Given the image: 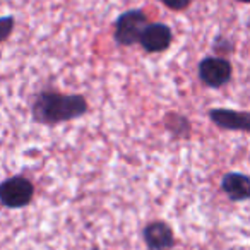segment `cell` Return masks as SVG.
<instances>
[{"instance_id": "3", "label": "cell", "mask_w": 250, "mask_h": 250, "mask_svg": "<svg viewBox=\"0 0 250 250\" xmlns=\"http://www.w3.org/2000/svg\"><path fill=\"white\" fill-rule=\"evenodd\" d=\"M35 187L24 177H11L0 184V204L9 209L24 208L31 202Z\"/></svg>"}, {"instance_id": "4", "label": "cell", "mask_w": 250, "mask_h": 250, "mask_svg": "<svg viewBox=\"0 0 250 250\" xmlns=\"http://www.w3.org/2000/svg\"><path fill=\"white\" fill-rule=\"evenodd\" d=\"M199 77L206 86L218 89L231 79V63L223 57H206L199 63Z\"/></svg>"}, {"instance_id": "7", "label": "cell", "mask_w": 250, "mask_h": 250, "mask_svg": "<svg viewBox=\"0 0 250 250\" xmlns=\"http://www.w3.org/2000/svg\"><path fill=\"white\" fill-rule=\"evenodd\" d=\"M144 242L151 250H163L173 247L175 238L171 228L163 221H153L144 228Z\"/></svg>"}, {"instance_id": "11", "label": "cell", "mask_w": 250, "mask_h": 250, "mask_svg": "<svg viewBox=\"0 0 250 250\" xmlns=\"http://www.w3.org/2000/svg\"><path fill=\"white\" fill-rule=\"evenodd\" d=\"M238 2H242V4H249L250 0H238Z\"/></svg>"}, {"instance_id": "9", "label": "cell", "mask_w": 250, "mask_h": 250, "mask_svg": "<svg viewBox=\"0 0 250 250\" xmlns=\"http://www.w3.org/2000/svg\"><path fill=\"white\" fill-rule=\"evenodd\" d=\"M12 29H14V18H12V16L0 18V43L5 42V40L9 38Z\"/></svg>"}, {"instance_id": "2", "label": "cell", "mask_w": 250, "mask_h": 250, "mask_svg": "<svg viewBox=\"0 0 250 250\" xmlns=\"http://www.w3.org/2000/svg\"><path fill=\"white\" fill-rule=\"evenodd\" d=\"M149 24L147 16L141 9L127 11L118 16L113 26V38L120 46H132L139 42V36L143 29Z\"/></svg>"}, {"instance_id": "6", "label": "cell", "mask_w": 250, "mask_h": 250, "mask_svg": "<svg viewBox=\"0 0 250 250\" xmlns=\"http://www.w3.org/2000/svg\"><path fill=\"white\" fill-rule=\"evenodd\" d=\"M209 118H211L218 127H221V129H225V130H242V132H249V129H250V115L247 113V111L214 108V110H209Z\"/></svg>"}, {"instance_id": "1", "label": "cell", "mask_w": 250, "mask_h": 250, "mask_svg": "<svg viewBox=\"0 0 250 250\" xmlns=\"http://www.w3.org/2000/svg\"><path fill=\"white\" fill-rule=\"evenodd\" d=\"M87 111V101L81 94H62L43 91L31 104V115L36 124L57 125L83 117Z\"/></svg>"}, {"instance_id": "8", "label": "cell", "mask_w": 250, "mask_h": 250, "mask_svg": "<svg viewBox=\"0 0 250 250\" xmlns=\"http://www.w3.org/2000/svg\"><path fill=\"white\" fill-rule=\"evenodd\" d=\"M221 190L233 202H242L250 197V180L243 173H226L221 178Z\"/></svg>"}, {"instance_id": "10", "label": "cell", "mask_w": 250, "mask_h": 250, "mask_svg": "<svg viewBox=\"0 0 250 250\" xmlns=\"http://www.w3.org/2000/svg\"><path fill=\"white\" fill-rule=\"evenodd\" d=\"M161 2L171 11H184L192 4V0H161Z\"/></svg>"}, {"instance_id": "5", "label": "cell", "mask_w": 250, "mask_h": 250, "mask_svg": "<svg viewBox=\"0 0 250 250\" xmlns=\"http://www.w3.org/2000/svg\"><path fill=\"white\" fill-rule=\"evenodd\" d=\"M171 42H173V33L171 28L163 22H154V24H147L143 29L139 36L141 46L149 53H161L165 50L170 48Z\"/></svg>"}]
</instances>
